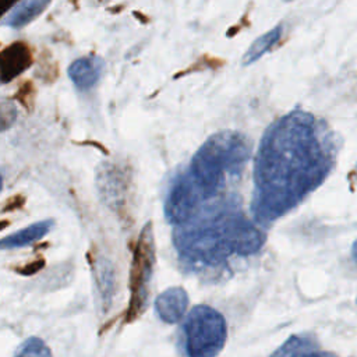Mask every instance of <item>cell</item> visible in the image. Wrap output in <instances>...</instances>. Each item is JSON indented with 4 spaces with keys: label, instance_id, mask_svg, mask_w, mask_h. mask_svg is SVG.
I'll list each match as a JSON object with an SVG mask.
<instances>
[{
    "label": "cell",
    "instance_id": "6da1fadb",
    "mask_svg": "<svg viewBox=\"0 0 357 357\" xmlns=\"http://www.w3.org/2000/svg\"><path fill=\"white\" fill-rule=\"evenodd\" d=\"M335 155L331 132L312 114L293 110L273 121L255 156L254 218L266 225L296 208L324 183Z\"/></svg>",
    "mask_w": 357,
    "mask_h": 357
},
{
    "label": "cell",
    "instance_id": "7a4b0ae2",
    "mask_svg": "<svg viewBox=\"0 0 357 357\" xmlns=\"http://www.w3.org/2000/svg\"><path fill=\"white\" fill-rule=\"evenodd\" d=\"M173 243L180 259L188 268L199 271L220 268L231 255L258 252L265 236L240 208L225 204L177 226Z\"/></svg>",
    "mask_w": 357,
    "mask_h": 357
},
{
    "label": "cell",
    "instance_id": "3957f363",
    "mask_svg": "<svg viewBox=\"0 0 357 357\" xmlns=\"http://www.w3.org/2000/svg\"><path fill=\"white\" fill-rule=\"evenodd\" d=\"M250 155V139L241 132L225 130L211 135L199 146L184 174L205 201L223 188L227 177L241 173Z\"/></svg>",
    "mask_w": 357,
    "mask_h": 357
},
{
    "label": "cell",
    "instance_id": "277c9868",
    "mask_svg": "<svg viewBox=\"0 0 357 357\" xmlns=\"http://www.w3.org/2000/svg\"><path fill=\"white\" fill-rule=\"evenodd\" d=\"M184 337L188 357H216L226 344V319L209 305H195L185 318Z\"/></svg>",
    "mask_w": 357,
    "mask_h": 357
},
{
    "label": "cell",
    "instance_id": "5b68a950",
    "mask_svg": "<svg viewBox=\"0 0 357 357\" xmlns=\"http://www.w3.org/2000/svg\"><path fill=\"white\" fill-rule=\"evenodd\" d=\"M155 265V241L152 225L148 222L134 245L131 269H130V303L126 311L124 321L132 322L146 308L149 297V283Z\"/></svg>",
    "mask_w": 357,
    "mask_h": 357
},
{
    "label": "cell",
    "instance_id": "8992f818",
    "mask_svg": "<svg viewBox=\"0 0 357 357\" xmlns=\"http://www.w3.org/2000/svg\"><path fill=\"white\" fill-rule=\"evenodd\" d=\"M33 63L31 47L21 40L13 42L0 52V78L1 84H8L20 74L26 71Z\"/></svg>",
    "mask_w": 357,
    "mask_h": 357
},
{
    "label": "cell",
    "instance_id": "52a82bcc",
    "mask_svg": "<svg viewBox=\"0 0 357 357\" xmlns=\"http://www.w3.org/2000/svg\"><path fill=\"white\" fill-rule=\"evenodd\" d=\"M105 68V61L96 54L75 59L67 68L71 82L81 91L89 89L98 84Z\"/></svg>",
    "mask_w": 357,
    "mask_h": 357
},
{
    "label": "cell",
    "instance_id": "ba28073f",
    "mask_svg": "<svg viewBox=\"0 0 357 357\" xmlns=\"http://www.w3.org/2000/svg\"><path fill=\"white\" fill-rule=\"evenodd\" d=\"M187 307L188 294L180 286L166 289L155 300V311L158 317L166 324L178 322L184 317Z\"/></svg>",
    "mask_w": 357,
    "mask_h": 357
},
{
    "label": "cell",
    "instance_id": "9c48e42d",
    "mask_svg": "<svg viewBox=\"0 0 357 357\" xmlns=\"http://www.w3.org/2000/svg\"><path fill=\"white\" fill-rule=\"evenodd\" d=\"M123 178L124 176L117 169V166L112 163H102L98 166L96 185L99 190V195L109 208L116 209V202H120L119 199H121L124 190Z\"/></svg>",
    "mask_w": 357,
    "mask_h": 357
},
{
    "label": "cell",
    "instance_id": "30bf717a",
    "mask_svg": "<svg viewBox=\"0 0 357 357\" xmlns=\"http://www.w3.org/2000/svg\"><path fill=\"white\" fill-rule=\"evenodd\" d=\"M269 357H337L332 351L319 350L311 335H291Z\"/></svg>",
    "mask_w": 357,
    "mask_h": 357
},
{
    "label": "cell",
    "instance_id": "8fae6325",
    "mask_svg": "<svg viewBox=\"0 0 357 357\" xmlns=\"http://www.w3.org/2000/svg\"><path fill=\"white\" fill-rule=\"evenodd\" d=\"M53 225H54L53 219H43V220L31 223L29 226L3 237L0 241V247L1 250H14V248H21L28 244H32L40 240L42 237H45L52 230Z\"/></svg>",
    "mask_w": 357,
    "mask_h": 357
},
{
    "label": "cell",
    "instance_id": "7c38bea8",
    "mask_svg": "<svg viewBox=\"0 0 357 357\" xmlns=\"http://www.w3.org/2000/svg\"><path fill=\"white\" fill-rule=\"evenodd\" d=\"M92 273L95 279V284L102 301L103 311L106 312L112 304L113 294H114V268L112 262L105 258L103 255H99L92 262Z\"/></svg>",
    "mask_w": 357,
    "mask_h": 357
},
{
    "label": "cell",
    "instance_id": "4fadbf2b",
    "mask_svg": "<svg viewBox=\"0 0 357 357\" xmlns=\"http://www.w3.org/2000/svg\"><path fill=\"white\" fill-rule=\"evenodd\" d=\"M50 1L47 0H26L17 3L7 15L3 17L1 25L10 28H22L36 20L47 7Z\"/></svg>",
    "mask_w": 357,
    "mask_h": 357
},
{
    "label": "cell",
    "instance_id": "5bb4252c",
    "mask_svg": "<svg viewBox=\"0 0 357 357\" xmlns=\"http://www.w3.org/2000/svg\"><path fill=\"white\" fill-rule=\"evenodd\" d=\"M282 33H283V25H276L272 29L264 32L255 40H252V43L250 45V47L247 49V52L241 59V66H250L257 60H259L266 52H269L279 42Z\"/></svg>",
    "mask_w": 357,
    "mask_h": 357
},
{
    "label": "cell",
    "instance_id": "9a60e30c",
    "mask_svg": "<svg viewBox=\"0 0 357 357\" xmlns=\"http://www.w3.org/2000/svg\"><path fill=\"white\" fill-rule=\"evenodd\" d=\"M14 357H53L49 346L36 336L28 337L17 350Z\"/></svg>",
    "mask_w": 357,
    "mask_h": 357
},
{
    "label": "cell",
    "instance_id": "2e32d148",
    "mask_svg": "<svg viewBox=\"0 0 357 357\" xmlns=\"http://www.w3.org/2000/svg\"><path fill=\"white\" fill-rule=\"evenodd\" d=\"M17 119V109L13 102L4 99L1 102V131H6Z\"/></svg>",
    "mask_w": 357,
    "mask_h": 357
},
{
    "label": "cell",
    "instance_id": "e0dca14e",
    "mask_svg": "<svg viewBox=\"0 0 357 357\" xmlns=\"http://www.w3.org/2000/svg\"><path fill=\"white\" fill-rule=\"evenodd\" d=\"M43 265H45V261H43V259H38V261L31 262L29 265L24 266L22 269H20V271H18V273L25 275V276H29V275H32V273H36V272H38Z\"/></svg>",
    "mask_w": 357,
    "mask_h": 357
},
{
    "label": "cell",
    "instance_id": "ac0fdd59",
    "mask_svg": "<svg viewBox=\"0 0 357 357\" xmlns=\"http://www.w3.org/2000/svg\"><path fill=\"white\" fill-rule=\"evenodd\" d=\"M351 255H353L354 261L357 262V240L354 241V244H353V247H351Z\"/></svg>",
    "mask_w": 357,
    "mask_h": 357
}]
</instances>
